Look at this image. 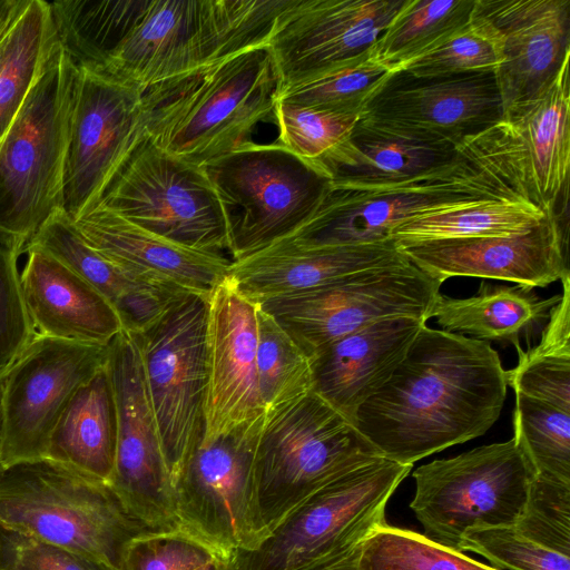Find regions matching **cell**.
<instances>
[{
  "label": "cell",
  "instance_id": "obj_1",
  "mask_svg": "<svg viewBox=\"0 0 570 570\" xmlns=\"http://www.w3.org/2000/svg\"><path fill=\"white\" fill-rule=\"evenodd\" d=\"M505 371L487 342L423 324L352 424L383 458L413 465L495 423L507 394Z\"/></svg>",
  "mask_w": 570,
  "mask_h": 570
},
{
  "label": "cell",
  "instance_id": "obj_2",
  "mask_svg": "<svg viewBox=\"0 0 570 570\" xmlns=\"http://www.w3.org/2000/svg\"><path fill=\"white\" fill-rule=\"evenodd\" d=\"M456 150L449 163L402 180H331L312 218L278 243L301 248L381 243L400 224L426 214L485 199L525 200L492 127Z\"/></svg>",
  "mask_w": 570,
  "mask_h": 570
},
{
  "label": "cell",
  "instance_id": "obj_3",
  "mask_svg": "<svg viewBox=\"0 0 570 570\" xmlns=\"http://www.w3.org/2000/svg\"><path fill=\"white\" fill-rule=\"evenodd\" d=\"M281 88L267 45L199 65L142 92L145 136L204 166L252 141L256 125L274 115Z\"/></svg>",
  "mask_w": 570,
  "mask_h": 570
},
{
  "label": "cell",
  "instance_id": "obj_4",
  "mask_svg": "<svg viewBox=\"0 0 570 570\" xmlns=\"http://www.w3.org/2000/svg\"><path fill=\"white\" fill-rule=\"evenodd\" d=\"M0 521L111 570H127L129 543L149 530L107 482L48 458L0 468Z\"/></svg>",
  "mask_w": 570,
  "mask_h": 570
},
{
  "label": "cell",
  "instance_id": "obj_5",
  "mask_svg": "<svg viewBox=\"0 0 570 570\" xmlns=\"http://www.w3.org/2000/svg\"><path fill=\"white\" fill-rule=\"evenodd\" d=\"M381 456L313 391L266 411L256 452V483L269 535L324 488Z\"/></svg>",
  "mask_w": 570,
  "mask_h": 570
},
{
  "label": "cell",
  "instance_id": "obj_6",
  "mask_svg": "<svg viewBox=\"0 0 570 570\" xmlns=\"http://www.w3.org/2000/svg\"><path fill=\"white\" fill-rule=\"evenodd\" d=\"M75 76L59 43L0 138V233L26 247L62 208Z\"/></svg>",
  "mask_w": 570,
  "mask_h": 570
},
{
  "label": "cell",
  "instance_id": "obj_7",
  "mask_svg": "<svg viewBox=\"0 0 570 570\" xmlns=\"http://www.w3.org/2000/svg\"><path fill=\"white\" fill-rule=\"evenodd\" d=\"M237 262L284 240L317 210L331 178L281 144L249 141L203 166Z\"/></svg>",
  "mask_w": 570,
  "mask_h": 570
},
{
  "label": "cell",
  "instance_id": "obj_8",
  "mask_svg": "<svg viewBox=\"0 0 570 570\" xmlns=\"http://www.w3.org/2000/svg\"><path fill=\"white\" fill-rule=\"evenodd\" d=\"M412 465L383 456L324 488L254 551L242 570H316L355 551L385 522L386 504Z\"/></svg>",
  "mask_w": 570,
  "mask_h": 570
},
{
  "label": "cell",
  "instance_id": "obj_9",
  "mask_svg": "<svg viewBox=\"0 0 570 570\" xmlns=\"http://www.w3.org/2000/svg\"><path fill=\"white\" fill-rule=\"evenodd\" d=\"M535 472L514 438L419 466L410 508L430 540L460 551L471 529L513 525Z\"/></svg>",
  "mask_w": 570,
  "mask_h": 570
},
{
  "label": "cell",
  "instance_id": "obj_10",
  "mask_svg": "<svg viewBox=\"0 0 570 570\" xmlns=\"http://www.w3.org/2000/svg\"><path fill=\"white\" fill-rule=\"evenodd\" d=\"M440 287L406 257L257 305L311 360L334 341L384 318L428 322Z\"/></svg>",
  "mask_w": 570,
  "mask_h": 570
},
{
  "label": "cell",
  "instance_id": "obj_11",
  "mask_svg": "<svg viewBox=\"0 0 570 570\" xmlns=\"http://www.w3.org/2000/svg\"><path fill=\"white\" fill-rule=\"evenodd\" d=\"M97 205L185 248L229 253L225 215L203 166L167 154L146 136Z\"/></svg>",
  "mask_w": 570,
  "mask_h": 570
},
{
  "label": "cell",
  "instance_id": "obj_12",
  "mask_svg": "<svg viewBox=\"0 0 570 570\" xmlns=\"http://www.w3.org/2000/svg\"><path fill=\"white\" fill-rule=\"evenodd\" d=\"M208 296L185 292L139 332L145 380L174 488L204 433Z\"/></svg>",
  "mask_w": 570,
  "mask_h": 570
},
{
  "label": "cell",
  "instance_id": "obj_13",
  "mask_svg": "<svg viewBox=\"0 0 570 570\" xmlns=\"http://www.w3.org/2000/svg\"><path fill=\"white\" fill-rule=\"evenodd\" d=\"M264 419L200 440L175 482L177 523L222 552H250L269 537L256 483Z\"/></svg>",
  "mask_w": 570,
  "mask_h": 570
},
{
  "label": "cell",
  "instance_id": "obj_14",
  "mask_svg": "<svg viewBox=\"0 0 570 570\" xmlns=\"http://www.w3.org/2000/svg\"><path fill=\"white\" fill-rule=\"evenodd\" d=\"M108 345L35 335L1 377L0 468L46 458L58 420L106 364Z\"/></svg>",
  "mask_w": 570,
  "mask_h": 570
},
{
  "label": "cell",
  "instance_id": "obj_15",
  "mask_svg": "<svg viewBox=\"0 0 570 570\" xmlns=\"http://www.w3.org/2000/svg\"><path fill=\"white\" fill-rule=\"evenodd\" d=\"M106 367L117 413L116 455L107 483L127 512L146 528L175 527V488L131 332L122 330L109 343Z\"/></svg>",
  "mask_w": 570,
  "mask_h": 570
},
{
  "label": "cell",
  "instance_id": "obj_16",
  "mask_svg": "<svg viewBox=\"0 0 570 570\" xmlns=\"http://www.w3.org/2000/svg\"><path fill=\"white\" fill-rule=\"evenodd\" d=\"M76 65L62 209L77 219L104 191L145 137L141 95L89 65Z\"/></svg>",
  "mask_w": 570,
  "mask_h": 570
},
{
  "label": "cell",
  "instance_id": "obj_17",
  "mask_svg": "<svg viewBox=\"0 0 570 570\" xmlns=\"http://www.w3.org/2000/svg\"><path fill=\"white\" fill-rule=\"evenodd\" d=\"M503 116L494 72L443 78L394 73L362 118L407 137L459 147Z\"/></svg>",
  "mask_w": 570,
  "mask_h": 570
},
{
  "label": "cell",
  "instance_id": "obj_18",
  "mask_svg": "<svg viewBox=\"0 0 570 570\" xmlns=\"http://www.w3.org/2000/svg\"><path fill=\"white\" fill-rule=\"evenodd\" d=\"M397 247L441 284L453 276H472L544 287L570 276L568 206L552 209L539 225L520 234Z\"/></svg>",
  "mask_w": 570,
  "mask_h": 570
},
{
  "label": "cell",
  "instance_id": "obj_19",
  "mask_svg": "<svg viewBox=\"0 0 570 570\" xmlns=\"http://www.w3.org/2000/svg\"><path fill=\"white\" fill-rule=\"evenodd\" d=\"M404 0H292L267 46L282 86L367 51Z\"/></svg>",
  "mask_w": 570,
  "mask_h": 570
},
{
  "label": "cell",
  "instance_id": "obj_20",
  "mask_svg": "<svg viewBox=\"0 0 570 570\" xmlns=\"http://www.w3.org/2000/svg\"><path fill=\"white\" fill-rule=\"evenodd\" d=\"M256 343V304L227 276L208 296L202 440L265 414L257 383Z\"/></svg>",
  "mask_w": 570,
  "mask_h": 570
},
{
  "label": "cell",
  "instance_id": "obj_21",
  "mask_svg": "<svg viewBox=\"0 0 570 570\" xmlns=\"http://www.w3.org/2000/svg\"><path fill=\"white\" fill-rule=\"evenodd\" d=\"M570 56L532 96L512 104L495 125L528 202L547 210L568 194Z\"/></svg>",
  "mask_w": 570,
  "mask_h": 570
},
{
  "label": "cell",
  "instance_id": "obj_22",
  "mask_svg": "<svg viewBox=\"0 0 570 570\" xmlns=\"http://www.w3.org/2000/svg\"><path fill=\"white\" fill-rule=\"evenodd\" d=\"M498 36L503 111L537 92L570 56V0H474Z\"/></svg>",
  "mask_w": 570,
  "mask_h": 570
},
{
  "label": "cell",
  "instance_id": "obj_23",
  "mask_svg": "<svg viewBox=\"0 0 570 570\" xmlns=\"http://www.w3.org/2000/svg\"><path fill=\"white\" fill-rule=\"evenodd\" d=\"M426 322L389 317L343 336L311 361L312 391L351 423L389 380Z\"/></svg>",
  "mask_w": 570,
  "mask_h": 570
},
{
  "label": "cell",
  "instance_id": "obj_24",
  "mask_svg": "<svg viewBox=\"0 0 570 570\" xmlns=\"http://www.w3.org/2000/svg\"><path fill=\"white\" fill-rule=\"evenodd\" d=\"M72 222L99 254L121 269L205 296L228 276L233 263L227 256L171 243L101 205Z\"/></svg>",
  "mask_w": 570,
  "mask_h": 570
},
{
  "label": "cell",
  "instance_id": "obj_25",
  "mask_svg": "<svg viewBox=\"0 0 570 570\" xmlns=\"http://www.w3.org/2000/svg\"><path fill=\"white\" fill-rule=\"evenodd\" d=\"M393 239L352 246L301 248L277 243L233 262L228 278L248 301L309 291L346 275L405 259Z\"/></svg>",
  "mask_w": 570,
  "mask_h": 570
},
{
  "label": "cell",
  "instance_id": "obj_26",
  "mask_svg": "<svg viewBox=\"0 0 570 570\" xmlns=\"http://www.w3.org/2000/svg\"><path fill=\"white\" fill-rule=\"evenodd\" d=\"M26 252L20 285L36 334L108 345L124 330L114 306L94 286L47 253Z\"/></svg>",
  "mask_w": 570,
  "mask_h": 570
},
{
  "label": "cell",
  "instance_id": "obj_27",
  "mask_svg": "<svg viewBox=\"0 0 570 570\" xmlns=\"http://www.w3.org/2000/svg\"><path fill=\"white\" fill-rule=\"evenodd\" d=\"M200 0H144L118 46L98 67L144 92L198 66Z\"/></svg>",
  "mask_w": 570,
  "mask_h": 570
},
{
  "label": "cell",
  "instance_id": "obj_28",
  "mask_svg": "<svg viewBox=\"0 0 570 570\" xmlns=\"http://www.w3.org/2000/svg\"><path fill=\"white\" fill-rule=\"evenodd\" d=\"M38 248L100 292L116 309L124 330L139 332L179 295L178 285L136 276L99 254L62 208L53 212L27 245Z\"/></svg>",
  "mask_w": 570,
  "mask_h": 570
},
{
  "label": "cell",
  "instance_id": "obj_29",
  "mask_svg": "<svg viewBox=\"0 0 570 570\" xmlns=\"http://www.w3.org/2000/svg\"><path fill=\"white\" fill-rule=\"evenodd\" d=\"M561 295L540 297L527 285H492L482 282L476 294L466 298L438 295L430 318L443 331L470 334L472 338L521 346L542 332Z\"/></svg>",
  "mask_w": 570,
  "mask_h": 570
},
{
  "label": "cell",
  "instance_id": "obj_30",
  "mask_svg": "<svg viewBox=\"0 0 570 570\" xmlns=\"http://www.w3.org/2000/svg\"><path fill=\"white\" fill-rule=\"evenodd\" d=\"M116 443V403L105 364L67 405L51 433L46 458L108 482Z\"/></svg>",
  "mask_w": 570,
  "mask_h": 570
},
{
  "label": "cell",
  "instance_id": "obj_31",
  "mask_svg": "<svg viewBox=\"0 0 570 570\" xmlns=\"http://www.w3.org/2000/svg\"><path fill=\"white\" fill-rule=\"evenodd\" d=\"M449 144L407 137L361 117L331 166L332 180L386 183L420 175L452 160Z\"/></svg>",
  "mask_w": 570,
  "mask_h": 570
},
{
  "label": "cell",
  "instance_id": "obj_32",
  "mask_svg": "<svg viewBox=\"0 0 570 570\" xmlns=\"http://www.w3.org/2000/svg\"><path fill=\"white\" fill-rule=\"evenodd\" d=\"M554 208L544 210L521 199H485L406 220L392 230L391 239L403 245L514 235L539 225Z\"/></svg>",
  "mask_w": 570,
  "mask_h": 570
},
{
  "label": "cell",
  "instance_id": "obj_33",
  "mask_svg": "<svg viewBox=\"0 0 570 570\" xmlns=\"http://www.w3.org/2000/svg\"><path fill=\"white\" fill-rule=\"evenodd\" d=\"M561 282V298L550 313L540 342L527 351L517 347L519 362L505 374L514 394L570 412V276Z\"/></svg>",
  "mask_w": 570,
  "mask_h": 570
},
{
  "label": "cell",
  "instance_id": "obj_34",
  "mask_svg": "<svg viewBox=\"0 0 570 570\" xmlns=\"http://www.w3.org/2000/svg\"><path fill=\"white\" fill-rule=\"evenodd\" d=\"M474 0H404L371 47L394 72L428 53L465 26Z\"/></svg>",
  "mask_w": 570,
  "mask_h": 570
},
{
  "label": "cell",
  "instance_id": "obj_35",
  "mask_svg": "<svg viewBox=\"0 0 570 570\" xmlns=\"http://www.w3.org/2000/svg\"><path fill=\"white\" fill-rule=\"evenodd\" d=\"M58 47L50 1L28 0L8 32L0 67V137Z\"/></svg>",
  "mask_w": 570,
  "mask_h": 570
},
{
  "label": "cell",
  "instance_id": "obj_36",
  "mask_svg": "<svg viewBox=\"0 0 570 570\" xmlns=\"http://www.w3.org/2000/svg\"><path fill=\"white\" fill-rule=\"evenodd\" d=\"M144 0L50 2L60 46L77 65L100 67L139 13Z\"/></svg>",
  "mask_w": 570,
  "mask_h": 570
},
{
  "label": "cell",
  "instance_id": "obj_37",
  "mask_svg": "<svg viewBox=\"0 0 570 570\" xmlns=\"http://www.w3.org/2000/svg\"><path fill=\"white\" fill-rule=\"evenodd\" d=\"M396 72L380 62L371 48L299 81L282 86L277 100L291 105L360 115Z\"/></svg>",
  "mask_w": 570,
  "mask_h": 570
},
{
  "label": "cell",
  "instance_id": "obj_38",
  "mask_svg": "<svg viewBox=\"0 0 570 570\" xmlns=\"http://www.w3.org/2000/svg\"><path fill=\"white\" fill-rule=\"evenodd\" d=\"M292 0H204L203 60L214 62L267 45Z\"/></svg>",
  "mask_w": 570,
  "mask_h": 570
},
{
  "label": "cell",
  "instance_id": "obj_39",
  "mask_svg": "<svg viewBox=\"0 0 570 570\" xmlns=\"http://www.w3.org/2000/svg\"><path fill=\"white\" fill-rule=\"evenodd\" d=\"M256 374L265 411L312 391L311 361L284 328L256 305Z\"/></svg>",
  "mask_w": 570,
  "mask_h": 570
},
{
  "label": "cell",
  "instance_id": "obj_40",
  "mask_svg": "<svg viewBox=\"0 0 570 570\" xmlns=\"http://www.w3.org/2000/svg\"><path fill=\"white\" fill-rule=\"evenodd\" d=\"M356 570H497L423 534L384 523L360 546Z\"/></svg>",
  "mask_w": 570,
  "mask_h": 570
},
{
  "label": "cell",
  "instance_id": "obj_41",
  "mask_svg": "<svg viewBox=\"0 0 570 570\" xmlns=\"http://www.w3.org/2000/svg\"><path fill=\"white\" fill-rule=\"evenodd\" d=\"M514 396L513 438L535 474L570 482V412Z\"/></svg>",
  "mask_w": 570,
  "mask_h": 570
},
{
  "label": "cell",
  "instance_id": "obj_42",
  "mask_svg": "<svg viewBox=\"0 0 570 570\" xmlns=\"http://www.w3.org/2000/svg\"><path fill=\"white\" fill-rule=\"evenodd\" d=\"M274 118L278 129L277 142L325 173L332 180V163L361 116L277 100Z\"/></svg>",
  "mask_w": 570,
  "mask_h": 570
},
{
  "label": "cell",
  "instance_id": "obj_43",
  "mask_svg": "<svg viewBox=\"0 0 570 570\" xmlns=\"http://www.w3.org/2000/svg\"><path fill=\"white\" fill-rule=\"evenodd\" d=\"M501 61L497 33L473 9L465 26L433 50L406 63L401 71L415 78H443L494 72Z\"/></svg>",
  "mask_w": 570,
  "mask_h": 570
},
{
  "label": "cell",
  "instance_id": "obj_44",
  "mask_svg": "<svg viewBox=\"0 0 570 570\" xmlns=\"http://www.w3.org/2000/svg\"><path fill=\"white\" fill-rule=\"evenodd\" d=\"M513 527L529 540L570 556V482L535 474Z\"/></svg>",
  "mask_w": 570,
  "mask_h": 570
},
{
  "label": "cell",
  "instance_id": "obj_45",
  "mask_svg": "<svg viewBox=\"0 0 570 570\" xmlns=\"http://www.w3.org/2000/svg\"><path fill=\"white\" fill-rule=\"evenodd\" d=\"M222 552L181 525L146 530L126 552L127 570H198Z\"/></svg>",
  "mask_w": 570,
  "mask_h": 570
},
{
  "label": "cell",
  "instance_id": "obj_46",
  "mask_svg": "<svg viewBox=\"0 0 570 570\" xmlns=\"http://www.w3.org/2000/svg\"><path fill=\"white\" fill-rule=\"evenodd\" d=\"M26 244L0 233V377L36 335L20 285L19 256Z\"/></svg>",
  "mask_w": 570,
  "mask_h": 570
},
{
  "label": "cell",
  "instance_id": "obj_47",
  "mask_svg": "<svg viewBox=\"0 0 570 570\" xmlns=\"http://www.w3.org/2000/svg\"><path fill=\"white\" fill-rule=\"evenodd\" d=\"M460 551L481 554L497 570H570V556L529 540L513 525L468 530Z\"/></svg>",
  "mask_w": 570,
  "mask_h": 570
},
{
  "label": "cell",
  "instance_id": "obj_48",
  "mask_svg": "<svg viewBox=\"0 0 570 570\" xmlns=\"http://www.w3.org/2000/svg\"><path fill=\"white\" fill-rule=\"evenodd\" d=\"M0 570H111L0 521Z\"/></svg>",
  "mask_w": 570,
  "mask_h": 570
},
{
  "label": "cell",
  "instance_id": "obj_49",
  "mask_svg": "<svg viewBox=\"0 0 570 570\" xmlns=\"http://www.w3.org/2000/svg\"><path fill=\"white\" fill-rule=\"evenodd\" d=\"M28 0H0V40L18 19Z\"/></svg>",
  "mask_w": 570,
  "mask_h": 570
},
{
  "label": "cell",
  "instance_id": "obj_50",
  "mask_svg": "<svg viewBox=\"0 0 570 570\" xmlns=\"http://www.w3.org/2000/svg\"><path fill=\"white\" fill-rule=\"evenodd\" d=\"M198 570H242L238 552L222 553Z\"/></svg>",
  "mask_w": 570,
  "mask_h": 570
},
{
  "label": "cell",
  "instance_id": "obj_51",
  "mask_svg": "<svg viewBox=\"0 0 570 570\" xmlns=\"http://www.w3.org/2000/svg\"><path fill=\"white\" fill-rule=\"evenodd\" d=\"M358 548L343 559L316 570H356V557Z\"/></svg>",
  "mask_w": 570,
  "mask_h": 570
},
{
  "label": "cell",
  "instance_id": "obj_52",
  "mask_svg": "<svg viewBox=\"0 0 570 570\" xmlns=\"http://www.w3.org/2000/svg\"><path fill=\"white\" fill-rule=\"evenodd\" d=\"M2 377V376H1ZM1 377H0V395H1Z\"/></svg>",
  "mask_w": 570,
  "mask_h": 570
},
{
  "label": "cell",
  "instance_id": "obj_53",
  "mask_svg": "<svg viewBox=\"0 0 570 570\" xmlns=\"http://www.w3.org/2000/svg\"><path fill=\"white\" fill-rule=\"evenodd\" d=\"M1 138V137H0Z\"/></svg>",
  "mask_w": 570,
  "mask_h": 570
}]
</instances>
